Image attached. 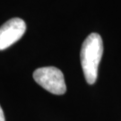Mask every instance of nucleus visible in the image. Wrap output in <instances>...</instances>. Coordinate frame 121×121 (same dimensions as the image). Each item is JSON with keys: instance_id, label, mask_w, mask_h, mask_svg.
<instances>
[{"instance_id": "f257e3e1", "label": "nucleus", "mask_w": 121, "mask_h": 121, "mask_svg": "<svg viewBox=\"0 0 121 121\" xmlns=\"http://www.w3.org/2000/svg\"><path fill=\"white\" fill-rule=\"evenodd\" d=\"M103 54V42L98 33H91L82 45L80 57L86 82L93 84L98 77V69Z\"/></svg>"}, {"instance_id": "f03ea898", "label": "nucleus", "mask_w": 121, "mask_h": 121, "mask_svg": "<svg viewBox=\"0 0 121 121\" xmlns=\"http://www.w3.org/2000/svg\"><path fill=\"white\" fill-rule=\"evenodd\" d=\"M33 79L46 91L53 94L62 95L66 91L64 74L56 67L46 66L38 68L33 73Z\"/></svg>"}, {"instance_id": "7ed1b4c3", "label": "nucleus", "mask_w": 121, "mask_h": 121, "mask_svg": "<svg viewBox=\"0 0 121 121\" xmlns=\"http://www.w3.org/2000/svg\"><path fill=\"white\" fill-rule=\"evenodd\" d=\"M26 23L21 18H12L0 27V50L9 48L22 38Z\"/></svg>"}, {"instance_id": "20e7f679", "label": "nucleus", "mask_w": 121, "mask_h": 121, "mask_svg": "<svg viewBox=\"0 0 121 121\" xmlns=\"http://www.w3.org/2000/svg\"><path fill=\"white\" fill-rule=\"evenodd\" d=\"M0 121H5V118H4V111L0 106Z\"/></svg>"}]
</instances>
